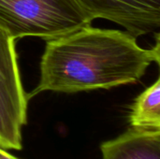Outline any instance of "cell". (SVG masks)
Returning <instances> with one entry per match:
<instances>
[{
  "label": "cell",
  "mask_w": 160,
  "mask_h": 159,
  "mask_svg": "<svg viewBox=\"0 0 160 159\" xmlns=\"http://www.w3.org/2000/svg\"><path fill=\"white\" fill-rule=\"evenodd\" d=\"M127 31L91 24L46 40L40 79L28 99L44 91L78 93L134 83L159 64V34L152 49L142 48Z\"/></svg>",
  "instance_id": "1"
},
{
  "label": "cell",
  "mask_w": 160,
  "mask_h": 159,
  "mask_svg": "<svg viewBox=\"0 0 160 159\" xmlns=\"http://www.w3.org/2000/svg\"><path fill=\"white\" fill-rule=\"evenodd\" d=\"M93 21L78 0H0V29L15 40L52 39Z\"/></svg>",
  "instance_id": "2"
},
{
  "label": "cell",
  "mask_w": 160,
  "mask_h": 159,
  "mask_svg": "<svg viewBox=\"0 0 160 159\" xmlns=\"http://www.w3.org/2000/svg\"><path fill=\"white\" fill-rule=\"evenodd\" d=\"M28 97L23 90L15 39L0 29V147L22 149V130L27 120Z\"/></svg>",
  "instance_id": "3"
},
{
  "label": "cell",
  "mask_w": 160,
  "mask_h": 159,
  "mask_svg": "<svg viewBox=\"0 0 160 159\" xmlns=\"http://www.w3.org/2000/svg\"><path fill=\"white\" fill-rule=\"evenodd\" d=\"M93 20L104 19L123 26L135 37L160 27V0H78Z\"/></svg>",
  "instance_id": "4"
},
{
  "label": "cell",
  "mask_w": 160,
  "mask_h": 159,
  "mask_svg": "<svg viewBox=\"0 0 160 159\" xmlns=\"http://www.w3.org/2000/svg\"><path fill=\"white\" fill-rule=\"evenodd\" d=\"M100 150L102 159H160V131L130 128Z\"/></svg>",
  "instance_id": "5"
},
{
  "label": "cell",
  "mask_w": 160,
  "mask_h": 159,
  "mask_svg": "<svg viewBox=\"0 0 160 159\" xmlns=\"http://www.w3.org/2000/svg\"><path fill=\"white\" fill-rule=\"evenodd\" d=\"M130 128L160 131V79L134 101L129 114Z\"/></svg>",
  "instance_id": "6"
},
{
  "label": "cell",
  "mask_w": 160,
  "mask_h": 159,
  "mask_svg": "<svg viewBox=\"0 0 160 159\" xmlns=\"http://www.w3.org/2000/svg\"><path fill=\"white\" fill-rule=\"evenodd\" d=\"M0 159H19L7 152V150L0 147Z\"/></svg>",
  "instance_id": "7"
}]
</instances>
